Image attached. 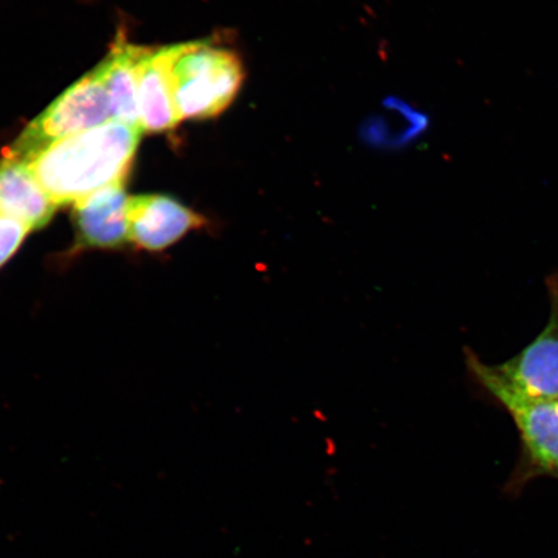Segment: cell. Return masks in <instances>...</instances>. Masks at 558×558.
<instances>
[{"label": "cell", "instance_id": "obj_6", "mask_svg": "<svg viewBox=\"0 0 558 558\" xmlns=\"http://www.w3.org/2000/svg\"><path fill=\"white\" fill-rule=\"evenodd\" d=\"M128 220L130 243L150 253L169 248L192 230L208 225L206 216L159 194L130 197Z\"/></svg>", "mask_w": 558, "mask_h": 558}, {"label": "cell", "instance_id": "obj_8", "mask_svg": "<svg viewBox=\"0 0 558 558\" xmlns=\"http://www.w3.org/2000/svg\"><path fill=\"white\" fill-rule=\"evenodd\" d=\"M171 46L146 47L140 61L137 108L143 134H160L180 124L171 78Z\"/></svg>", "mask_w": 558, "mask_h": 558}, {"label": "cell", "instance_id": "obj_11", "mask_svg": "<svg viewBox=\"0 0 558 558\" xmlns=\"http://www.w3.org/2000/svg\"><path fill=\"white\" fill-rule=\"evenodd\" d=\"M32 229L0 209V268L11 259Z\"/></svg>", "mask_w": 558, "mask_h": 558}, {"label": "cell", "instance_id": "obj_3", "mask_svg": "<svg viewBox=\"0 0 558 558\" xmlns=\"http://www.w3.org/2000/svg\"><path fill=\"white\" fill-rule=\"evenodd\" d=\"M171 48V88L180 121L209 120L225 113L246 76L240 56L207 40Z\"/></svg>", "mask_w": 558, "mask_h": 558}, {"label": "cell", "instance_id": "obj_5", "mask_svg": "<svg viewBox=\"0 0 558 558\" xmlns=\"http://www.w3.org/2000/svg\"><path fill=\"white\" fill-rule=\"evenodd\" d=\"M549 318L532 343L488 373L511 392L534 400H558V271L547 278Z\"/></svg>", "mask_w": 558, "mask_h": 558}, {"label": "cell", "instance_id": "obj_2", "mask_svg": "<svg viewBox=\"0 0 558 558\" xmlns=\"http://www.w3.org/2000/svg\"><path fill=\"white\" fill-rule=\"evenodd\" d=\"M465 365L473 380L511 416L520 436V456L506 485L519 495L532 481L558 480V400H534L511 392L493 378L478 355L465 349Z\"/></svg>", "mask_w": 558, "mask_h": 558}, {"label": "cell", "instance_id": "obj_4", "mask_svg": "<svg viewBox=\"0 0 558 558\" xmlns=\"http://www.w3.org/2000/svg\"><path fill=\"white\" fill-rule=\"evenodd\" d=\"M109 121V96L95 68L35 118L9 153L13 157L27 160L61 138L95 129Z\"/></svg>", "mask_w": 558, "mask_h": 558}, {"label": "cell", "instance_id": "obj_9", "mask_svg": "<svg viewBox=\"0 0 558 558\" xmlns=\"http://www.w3.org/2000/svg\"><path fill=\"white\" fill-rule=\"evenodd\" d=\"M58 208L25 160L10 153L0 159V209L33 230L45 228Z\"/></svg>", "mask_w": 558, "mask_h": 558}, {"label": "cell", "instance_id": "obj_10", "mask_svg": "<svg viewBox=\"0 0 558 558\" xmlns=\"http://www.w3.org/2000/svg\"><path fill=\"white\" fill-rule=\"evenodd\" d=\"M145 51L146 47L130 44L121 34L96 68L109 96L111 121L138 130V68Z\"/></svg>", "mask_w": 558, "mask_h": 558}, {"label": "cell", "instance_id": "obj_1", "mask_svg": "<svg viewBox=\"0 0 558 558\" xmlns=\"http://www.w3.org/2000/svg\"><path fill=\"white\" fill-rule=\"evenodd\" d=\"M143 132L109 121L59 140L25 160L58 207L74 205L109 185L124 183Z\"/></svg>", "mask_w": 558, "mask_h": 558}, {"label": "cell", "instance_id": "obj_7", "mask_svg": "<svg viewBox=\"0 0 558 558\" xmlns=\"http://www.w3.org/2000/svg\"><path fill=\"white\" fill-rule=\"evenodd\" d=\"M124 183L104 187L74 204L73 222L82 248L116 250L130 243Z\"/></svg>", "mask_w": 558, "mask_h": 558}]
</instances>
